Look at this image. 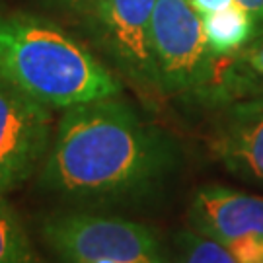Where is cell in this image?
<instances>
[{
  "label": "cell",
  "mask_w": 263,
  "mask_h": 263,
  "mask_svg": "<svg viewBox=\"0 0 263 263\" xmlns=\"http://www.w3.org/2000/svg\"><path fill=\"white\" fill-rule=\"evenodd\" d=\"M178 162L174 139L119 96L66 107L39 168V187L90 209L152 197Z\"/></svg>",
  "instance_id": "cell-1"
},
{
  "label": "cell",
  "mask_w": 263,
  "mask_h": 263,
  "mask_svg": "<svg viewBox=\"0 0 263 263\" xmlns=\"http://www.w3.org/2000/svg\"><path fill=\"white\" fill-rule=\"evenodd\" d=\"M0 80L63 109L123 90L119 78L78 39L29 14L0 16Z\"/></svg>",
  "instance_id": "cell-2"
},
{
  "label": "cell",
  "mask_w": 263,
  "mask_h": 263,
  "mask_svg": "<svg viewBox=\"0 0 263 263\" xmlns=\"http://www.w3.org/2000/svg\"><path fill=\"white\" fill-rule=\"evenodd\" d=\"M39 236L63 263L113 259L119 263H166L151 226L94 211H61L41 218Z\"/></svg>",
  "instance_id": "cell-3"
},
{
  "label": "cell",
  "mask_w": 263,
  "mask_h": 263,
  "mask_svg": "<svg viewBox=\"0 0 263 263\" xmlns=\"http://www.w3.org/2000/svg\"><path fill=\"white\" fill-rule=\"evenodd\" d=\"M151 43L160 94L195 100L213 74L216 57L191 0H156Z\"/></svg>",
  "instance_id": "cell-4"
},
{
  "label": "cell",
  "mask_w": 263,
  "mask_h": 263,
  "mask_svg": "<svg viewBox=\"0 0 263 263\" xmlns=\"http://www.w3.org/2000/svg\"><path fill=\"white\" fill-rule=\"evenodd\" d=\"M53 139L51 107L0 80V195L24 185Z\"/></svg>",
  "instance_id": "cell-5"
},
{
  "label": "cell",
  "mask_w": 263,
  "mask_h": 263,
  "mask_svg": "<svg viewBox=\"0 0 263 263\" xmlns=\"http://www.w3.org/2000/svg\"><path fill=\"white\" fill-rule=\"evenodd\" d=\"M154 6L156 0H98L86 20L123 74L160 94L151 43Z\"/></svg>",
  "instance_id": "cell-6"
},
{
  "label": "cell",
  "mask_w": 263,
  "mask_h": 263,
  "mask_svg": "<svg viewBox=\"0 0 263 263\" xmlns=\"http://www.w3.org/2000/svg\"><path fill=\"white\" fill-rule=\"evenodd\" d=\"M187 218L191 230L224 246L240 238H263V197L205 185L191 199Z\"/></svg>",
  "instance_id": "cell-7"
},
{
  "label": "cell",
  "mask_w": 263,
  "mask_h": 263,
  "mask_svg": "<svg viewBox=\"0 0 263 263\" xmlns=\"http://www.w3.org/2000/svg\"><path fill=\"white\" fill-rule=\"evenodd\" d=\"M211 148L232 174L263 181V98L222 105Z\"/></svg>",
  "instance_id": "cell-8"
},
{
  "label": "cell",
  "mask_w": 263,
  "mask_h": 263,
  "mask_svg": "<svg viewBox=\"0 0 263 263\" xmlns=\"http://www.w3.org/2000/svg\"><path fill=\"white\" fill-rule=\"evenodd\" d=\"M257 98H263V28L240 51L216 57L209 82L195 96L215 107Z\"/></svg>",
  "instance_id": "cell-9"
},
{
  "label": "cell",
  "mask_w": 263,
  "mask_h": 263,
  "mask_svg": "<svg viewBox=\"0 0 263 263\" xmlns=\"http://www.w3.org/2000/svg\"><path fill=\"white\" fill-rule=\"evenodd\" d=\"M201 20L209 49L215 57L232 55L240 51L261 29L259 22L236 2L224 10L201 14Z\"/></svg>",
  "instance_id": "cell-10"
},
{
  "label": "cell",
  "mask_w": 263,
  "mask_h": 263,
  "mask_svg": "<svg viewBox=\"0 0 263 263\" xmlns=\"http://www.w3.org/2000/svg\"><path fill=\"white\" fill-rule=\"evenodd\" d=\"M0 263H39L26 228L4 195H0Z\"/></svg>",
  "instance_id": "cell-11"
},
{
  "label": "cell",
  "mask_w": 263,
  "mask_h": 263,
  "mask_svg": "<svg viewBox=\"0 0 263 263\" xmlns=\"http://www.w3.org/2000/svg\"><path fill=\"white\" fill-rule=\"evenodd\" d=\"M176 242L183 263H238L224 244L195 230L179 232Z\"/></svg>",
  "instance_id": "cell-12"
},
{
  "label": "cell",
  "mask_w": 263,
  "mask_h": 263,
  "mask_svg": "<svg viewBox=\"0 0 263 263\" xmlns=\"http://www.w3.org/2000/svg\"><path fill=\"white\" fill-rule=\"evenodd\" d=\"M226 248L238 263H263V238H240Z\"/></svg>",
  "instance_id": "cell-13"
},
{
  "label": "cell",
  "mask_w": 263,
  "mask_h": 263,
  "mask_svg": "<svg viewBox=\"0 0 263 263\" xmlns=\"http://www.w3.org/2000/svg\"><path fill=\"white\" fill-rule=\"evenodd\" d=\"M57 8L65 10L68 14H74L80 18H88V14L94 10L98 0H51Z\"/></svg>",
  "instance_id": "cell-14"
},
{
  "label": "cell",
  "mask_w": 263,
  "mask_h": 263,
  "mask_svg": "<svg viewBox=\"0 0 263 263\" xmlns=\"http://www.w3.org/2000/svg\"><path fill=\"white\" fill-rule=\"evenodd\" d=\"M193 6L199 10V14H211V12H218L234 4V0H191Z\"/></svg>",
  "instance_id": "cell-15"
},
{
  "label": "cell",
  "mask_w": 263,
  "mask_h": 263,
  "mask_svg": "<svg viewBox=\"0 0 263 263\" xmlns=\"http://www.w3.org/2000/svg\"><path fill=\"white\" fill-rule=\"evenodd\" d=\"M234 2L248 10L263 28V0H234Z\"/></svg>",
  "instance_id": "cell-16"
},
{
  "label": "cell",
  "mask_w": 263,
  "mask_h": 263,
  "mask_svg": "<svg viewBox=\"0 0 263 263\" xmlns=\"http://www.w3.org/2000/svg\"><path fill=\"white\" fill-rule=\"evenodd\" d=\"M88 263H119V261H113V259H94V261H88Z\"/></svg>",
  "instance_id": "cell-17"
}]
</instances>
